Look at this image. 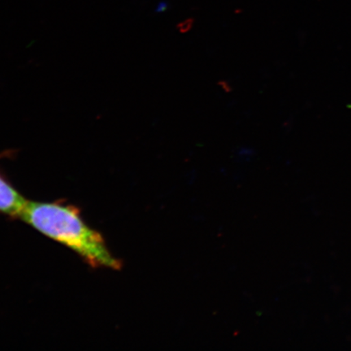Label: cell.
I'll list each match as a JSON object with an SVG mask.
<instances>
[{
  "label": "cell",
  "mask_w": 351,
  "mask_h": 351,
  "mask_svg": "<svg viewBox=\"0 0 351 351\" xmlns=\"http://www.w3.org/2000/svg\"><path fill=\"white\" fill-rule=\"evenodd\" d=\"M34 229L82 257L92 267L120 270L122 261L109 251L102 234L83 221L80 210L61 202L28 201L20 216Z\"/></svg>",
  "instance_id": "obj_1"
},
{
  "label": "cell",
  "mask_w": 351,
  "mask_h": 351,
  "mask_svg": "<svg viewBox=\"0 0 351 351\" xmlns=\"http://www.w3.org/2000/svg\"><path fill=\"white\" fill-rule=\"evenodd\" d=\"M12 152L0 154V159L12 156ZM28 200L0 173V213L13 218H20Z\"/></svg>",
  "instance_id": "obj_2"
}]
</instances>
